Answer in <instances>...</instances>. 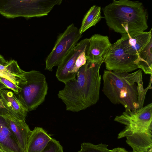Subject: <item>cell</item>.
<instances>
[{
    "instance_id": "16",
    "label": "cell",
    "mask_w": 152,
    "mask_h": 152,
    "mask_svg": "<svg viewBox=\"0 0 152 152\" xmlns=\"http://www.w3.org/2000/svg\"><path fill=\"white\" fill-rule=\"evenodd\" d=\"M152 39L137 55V64L145 74L152 75Z\"/></svg>"
},
{
    "instance_id": "26",
    "label": "cell",
    "mask_w": 152,
    "mask_h": 152,
    "mask_svg": "<svg viewBox=\"0 0 152 152\" xmlns=\"http://www.w3.org/2000/svg\"><path fill=\"white\" fill-rule=\"evenodd\" d=\"M0 152H4L0 148Z\"/></svg>"
},
{
    "instance_id": "27",
    "label": "cell",
    "mask_w": 152,
    "mask_h": 152,
    "mask_svg": "<svg viewBox=\"0 0 152 152\" xmlns=\"http://www.w3.org/2000/svg\"><path fill=\"white\" fill-rule=\"evenodd\" d=\"M129 152H137L133 151Z\"/></svg>"
},
{
    "instance_id": "15",
    "label": "cell",
    "mask_w": 152,
    "mask_h": 152,
    "mask_svg": "<svg viewBox=\"0 0 152 152\" xmlns=\"http://www.w3.org/2000/svg\"><path fill=\"white\" fill-rule=\"evenodd\" d=\"M52 139L42 128L35 127L29 137L26 152H41Z\"/></svg>"
},
{
    "instance_id": "25",
    "label": "cell",
    "mask_w": 152,
    "mask_h": 152,
    "mask_svg": "<svg viewBox=\"0 0 152 152\" xmlns=\"http://www.w3.org/2000/svg\"><path fill=\"white\" fill-rule=\"evenodd\" d=\"M145 152H152V147L149 149L148 150Z\"/></svg>"
},
{
    "instance_id": "13",
    "label": "cell",
    "mask_w": 152,
    "mask_h": 152,
    "mask_svg": "<svg viewBox=\"0 0 152 152\" xmlns=\"http://www.w3.org/2000/svg\"><path fill=\"white\" fill-rule=\"evenodd\" d=\"M25 72L14 60L7 61L5 65H0V77L8 80L20 88L27 82Z\"/></svg>"
},
{
    "instance_id": "20",
    "label": "cell",
    "mask_w": 152,
    "mask_h": 152,
    "mask_svg": "<svg viewBox=\"0 0 152 152\" xmlns=\"http://www.w3.org/2000/svg\"><path fill=\"white\" fill-rule=\"evenodd\" d=\"M41 152H64L62 146L59 142L52 139Z\"/></svg>"
},
{
    "instance_id": "19",
    "label": "cell",
    "mask_w": 152,
    "mask_h": 152,
    "mask_svg": "<svg viewBox=\"0 0 152 152\" xmlns=\"http://www.w3.org/2000/svg\"><path fill=\"white\" fill-rule=\"evenodd\" d=\"M86 50L82 52L77 59L74 67L69 74L70 80L75 78L76 74L80 69L85 64L87 59L86 56Z\"/></svg>"
},
{
    "instance_id": "18",
    "label": "cell",
    "mask_w": 152,
    "mask_h": 152,
    "mask_svg": "<svg viewBox=\"0 0 152 152\" xmlns=\"http://www.w3.org/2000/svg\"><path fill=\"white\" fill-rule=\"evenodd\" d=\"M108 145L102 143L97 145L90 142L81 144L80 150L78 152H112V150L107 148Z\"/></svg>"
},
{
    "instance_id": "12",
    "label": "cell",
    "mask_w": 152,
    "mask_h": 152,
    "mask_svg": "<svg viewBox=\"0 0 152 152\" xmlns=\"http://www.w3.org/2000/svg\"><path fill=\"white\" fill-rule=\"evenodd\" d=\"M7 89L0 90V99L3 103L15 112L26 119L29 112L28 107L20 94Z\"/></svg>"
},
{
    "instance_id": "1",
    "label": "cell",
    "mask_w": 152,
    "mask_h": 152,
    "mask_svg": "<svg viewBox=\"0 0 152 152\" xmlns=\"http://www.w3.org/2000/svg\"><path fill=\"white\" fill-rule=\"evenodd\" d=\"M102 63L87 61L77 72L75 78L66 83L58 94L66 106V110L78 112L96 104L99 98Z\"/></svg>"
},
{
    "instance_id": "2",
    "label": "cell",
    "mask_w": 152,
    "mask_h": 152,
    "mask_svg": "<svg viewBox=\"0 0 152 152\" xmlns=\"http://www.w3.org/2000/svg\"><path fill=\"white\" fill-rule=\"evenodd\" d=\"M142 74L140 69L132 73L105 70L102 91L112 103L121 104L126 110L138 111L143 107L148 90L152 88V75L144 88Z\"/></svg>"
},
{
    "instance_id": "22",
    "label": "cell",
    "mask_w": 152,
    "mask_h": 152,
    "mask_svg": "<svg viewBox=\"0 0 152 152\" xmlns=\"http://www.w3.org/2000/svg\"><path fill=\"white\" fill-rule=\"evenodd\" d=\"M112 150V152H129L122 148L118 147L113 148Z\"/></svg>"
},
{
    "instance_id": "6",
    "label": "cell",
    "mask_w": 152,
    "mask_h": 152,
    "mask_svg": "<svg viewBox=\"0 0 152 152\" xmlns=\"http://www.w3.org/2000/svg\"><path fill=\"white\" fill-rule=\"evenodd\" d=\"M82 36L73 23L68 26L58 35L53 48L46 58L45 69L51 71L54 66H58Z\"/></svg>"
},
{
    "instance_id": "7",
    "label": "cell",
    "mask_w": 152,
    "mask_h": 152,
    "mask_svg": "<svg viewBox=\"0 0 152 152\" xmlns=\"http://www.w3.org/2000/svg\"><path fill=\"white\" fill-rule=\"evenodd\" d=\"M137 55L125 52L115 42L112 44L104 62L107 70L119 73H129L138 69L137 64Z\"/></svg>"
},
{
    "instance_id": "24",
    "label": "cell",
    "mask_w": 152,
    "mask_h": 152,
    "mask_svg": "<svg viewBox=\"0 0 152 152\" xmlns=\"http://www.w3.org/2000/svg\"><path fill=\"white\" fill-rule=\"evenodd\" d=\"M5 89H8V88L0 80V90Z\"/></svg>"
},
{
    "instance_id": "4",
    "label": "cell",
    "mask_w": 152,
    "mask_h": 152,
    "mask_svg": "<svg viewBox=\"0 0 152 152\" xmlns=\"http://www.w3.org/2000/svg\"><path fill=\"white\" fill-rule=\"evenodd\" d=\"M114 121L125 126L118 138L126 137L133 151L145 152L152 147V103L136 111L125 110Z\"/></svg>"
},
{
    "instance_id": "3",
    "label": "cell",
    "mask_w": 152,
    "mask_h": 152,
    "mask_svg": "<svg viewBox=\"0 0 152 152\" xmlns=\"http://www.w3.org/2000/svg\"><path fill=\"white\" fill-rule=\"evenodd\" d=\"M107 26L121 34L144 31L148 13L143 4L129 0H113L103 9Z\"/></svg>"
},
{
    "instance_id": "10",
    "label": "cell",
    "mask_w": 152,
    "mask_h": 152,
    "mask_svg": "<svg viewBox=\"0 0 152 152\" xmlns=\"http://www.w3.org/2000/svg\"><path fill=\"white\" fill-rule=\"evenodd\" d=\"M89 39L86 38L78 43L58 66L56 76L59 81L65 84L70 80L69 74L75 61L80 54L87 50Z\"/></svg>"
},
{
    "instance_id": "5",
    "label": "cell",
    "mask_w": 152,
    "mask_h": 152,
    "mask_svg": "<svg viewBox=\"0 0 152 152\" xmlns=\"http://www.w3.org/2000/svg\"><path fill=\"white\" fill-rule=\"evenodd\" d=\"M27 82L21 87L20 94L29 111L35 110L44 101L48 90V85L45 75L40 72H26Z\"/></svg>"
},
{
    "instance_id": "11",
    "label": "cell",
    "mask_w": 152,
    "mask_h": 152,
    "mask_svg": "<svg viewBox=\"0 0 152 152\" xmlns=\"http://www.w3.org/2000/svg\"><path fill=\"white\" fill-rule=\"evenodd\" d=\"M89 39V45L86 52L87 60L93 63H103L112 44L108 37L95 34Z\"/></svg>"
},
{
    "instance_id": "14",
    "label": "cell",
    "mask_w": 152,
    "mask_h": 152,
    "mask_svg": "<svg viewBox=\"0 0 152 152\" xmlns=\"http://www.w3.org/2000/svg\"><path fill=\"white\" fill-rule=\"evenodd\" d=\"M0 148L4 152H22L14 134L1 116Z\"/></svg>"
},
{
    "instance_id": "9",
    "label": "cell",
    "mask_w": 152,
    "mask_h": 152,
    "mask_svg": "<svg viewBox=\"0 0 152 152\" xmlns=\"http://www.w3.org/2000/svg\"><path fill=\"white\" fill-rule=\"evenodd\" d=\"M152 28L148 31L139 32L130 34H121L116 42L126 53L137 55L152 39Z\"/></svg>"
},
{
    "instance_id": "8",
    "label": "cell",
    "mask_w": 152,
    "mask_h": 152,
    "mask_svg": "<svg viewBox=\"0 0 152 152\" xmlns=\"http://www.w3.org/2000/svg\"><path fill=\"white\" fill-rule=\"evenodd\" d=\"M0 107V116L4 120L15 136L22 152H26L28 139L31 130L26 119L15 112L8 106L2 103Z\"/></svg>"
},
{
    "instance_id": "21",
    "label": "cell",
    "mask_w": 152,
    "mask_h": 152,
    "mask_svg": "<svg viewBox=\"0 0 152 152\" xmlns=\"http://www.w3.org/2000/svg\"><path fill=\"white\" fill-rule=\"evenodd\" d=\"M0 80L9 89H11L15 93H19L22 90L21 88L8 80L0 77Z\"/></svg>"
},
{
    "instance_id": "23",
    "label": "cell",
    "mask_w": 152,
    "mask_h": 152,
    "mask_svg": "<svg viewBox=\"0 0 152 152\" xmlns=\"http://www.w3.org/2000/svg\"><path fill=\"white\" fill-rule=\"evenodd\" d=\"M7 61L6 60L4 57L0 54V65H5Z\"/></svg>"
},
{
    "instance_id": "17",
    "label": "cell",
    "mask_w": 152,
    "mask_h": 152,
    "mask_svg": "<svg viewBox=\"0 0 152 152\" xmlns=\"http://www.w3.org/2000/svg\"><path fill=\"white\" fill-rule=\"evenodd\" d=\"M102 18L101 7L96 5H93L84 17L81 27L79 29L80 33L82 34L90 28L95 26L100 21Z\"/></svg>"
}]
</instances>
